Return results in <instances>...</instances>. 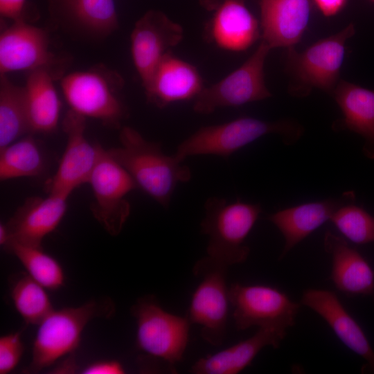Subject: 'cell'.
<instances>
[{
  "instance_id": "f546056e",
  "label": "cell",
  "mask_w": 374,
  "mask_h": 374,
  "mask_svg": "<svg viewBox=\"0 0 374 374\" xmlns=\"http://www.w3.org/2000/svg\"><path fill=\"white\" fill-rule=\"evenodd\" d=\"M330 221L350 241L365 244L374 242V216L351 201L340 207Z\"/></svg>"
},
{
  "instance_id": "9c48e42d",
  "label": "cell",
  "mask_w": 374,
  "mask_h": 374,
  "mask_svg": "<svg viewBox=\"0 0 374 374\" xmlns=\"http://www.w3.org/2000/svg\"><path fill=\"white\" fill-rule=\"evenodd\" d=\"M229 295L238 330L253 326L286 330L294 325L300 308L285 293L267 285L233 283Z\"/></svg>"
},
{
  "instance_id": "d4e9b609",
  "label": "cell",
  "mask_w": 374,
  "mask_h": 374,
  "mask_svg": "<svg viewBox=\"0 0 374 374\" xmlns=\"http://www.w3.org/2000/svg\"><path fill=\"white\" fill-rule=\"evenodd\" d=\"M30 131L49 133L57 127L61 103L48 69L30 71L24 86Z\"/></svg>"
},
{
  "instance_id": "f1b7e54d",
  "label": "cell",
  "mask_w": 374,
  "mask_h": 374,
  "mask_svg": "<svg viewBox=\"0 0 374 374\" xmlns=\"http://www.w3.org/2000/svg\"><path fill=\"white\" fill-rule=\"evenodd\" d=\"M3 248L13 253L27 273L46 289L56 290L64 285L65 276L61 265L42 247L10 241Z\"/></svg>"
},
{
  "instance_id": "e575fe53",
  "label": "cell",
  "mask_w": 374,
  "mask_h": 374,
  "mask_svg": "<svg viewBox=\"0 0 374 374\" xmlns=\"http://www.w3.org/2000/svg\"><path fill=\"white\" fill-rule=\"evenodd\" d=\"M78 366L75 357L72 355L69 356L64 361L60 362L52 370L53 373H74L78 371Z\"/></svg>"
},
{
  "instance_id": "44dd1931",
  "label": "cell",
  "mask_w": 374,
  "mask_h": 374,
  "mask_svg": "<svg viewBox=\"0 0 374 374\" xmlns=\"http://www.w3.org/2000/svg\"><path fill=\"white\" fill-rule=\"evenodd\" d=\"M213 11L208 26V36L220 48L244 51L261 35L259 23L245 0H221Z\"/></svg>"
},
{
  "instance_id": "4dcf8cb0",
  "label": "cell",
  "mask_w": 374,
  "mask_h": 374,
  "mask_svg": "<svg viewBox=\"0 0 374 374\" xmlns=\"http://www.w3.org/2000/svg\"><path fill=\"white\" fill-rule=\"evenodd\" d=\"M24 350L20 331L0 337V373H10L19 364Z\"/></svg>"
},
{
  "instance_id": "7a4b0ae2",
  "label": "cell",
  "mask_w": 374,
  "mask_h": 374,
  "mask_svg": "<svg viewBox=\"0 0 374 374\" xmlns=\"http://www.w3.org/2000/svg\"><path fill=\"white\" fill-rule=\"evenodd\" d=\"M303 129L290 120L267 121L245 116L198 129L179 144L173 155L182 162L195 155L228 157L262 136L277 134L286 145H292L302 136Z\"/></svg>"
},
{
  "instance_id": "e0dca14e",
  "label": "cell",
  "mask_w": 374,
  "mask_h": 374,
  "mask_svg": "<svg viewBox=\"0 0 374 374\" xmlns=\"http://www.w3.org/2000/svg\"><path fill=\"white\" fill-rule=\"evenodd\" d=\"M355 200L353 191L344 193L338 198L304 203L280 210L267 216L285 238L279 259L283 258L297 244L328 220L344 204Z\"/></svg>"
},
{
  "instance_id": "7402d4cb",
  "label": "cell",
  "mask_w": 374,
  "mask_h": 374,
  "mask_svg": "<svg viewBox=\"0 0 374 374\" xmlns=\"http://www.w3.org/2000/svg\"><path fill=\"white\" fill-rule=\"evenodd\" d=\"M286 330L260 327L251 337L229 348L198 359L190 371L195 374H237L249 366L265 347L278 348Z\"/></svg>"
},
{
  "instance_id": "4fadbf2b",
  "label": "cell",
  "mask_w": 374,
  "mask_h": 374,
  "mask_svg": "<svg viewBox=\"0 0 374 374\" xmlns=\"http://www.w3.org/2000/svg\"><path fill=\"white\" fill-rule=\"evenodd\" d=\"M183 37L182 26L158 10H148L136 22L130 36V51L143 88L161 61Z\"/></svg>"
},
{
  "instance_id": "d590c367",
  "label": "cell",
  "mask_w": 374,
  "mask_h": 374,
  "mask_svg": "<svg viewBox=\"0 0 374 374\" xmlns=\"http://www.w3.org/2000/svg\"><path fill=\"white\" fill-rule=\"evenodd\" d=\"M10 239L8 230L6 224H0V244L4 247L8 242Z\"/></svg>"
},
{
  "instance_id": "3957f363",
  "label": "cell",
  "mask_w": 374,
  "mask_h": 374,
  "mask_svg": "<svg viewBox=\"0 0 374 374\" xmlns=\"http://www.w3.org/2000/svg\"><path fill=\"white\" fill-rule=\"evenodd\" d=\"M115 305L110 299H91L77 307L53 310L38 325L29 373H37L78 348L87 324L96 318H110Z\"/></svg>"
},
{
  "instance_id": "1f68e13d",
  "label": "cell",
  "mask_w": 374,
  "mask_h": 374,
  "mask_svg": "<svg viewBox=\"0 0 374 374\" xmlns=\"http://www.w3.org/2000/svg\"><path fill=\"white\" fill-rule=\"evenodd\" d=\"M123 365L116 360H102L93 362L84 367L83 374H123L125 373Z\"/></svg>"
},
{
  "instance_id": "ba28073f",
  "label": "cell",
  "mask_w": 374,
  "mask_h": 374,
  "mask_svg": "<svg viewBox=\"0 0 374 374\" xmlns=\"http://www.w3.org/2000/svg\"><path fill=\"white\" fill-rule=\"evenodd\" d=\"M271 48L261 41L255 52L238 69L215 84L204 87L194 99L193 109L209 114L224 107H238L269 98L264 66Z\"/></svg>"
},
{
  "instance_id": "8992f818",
  "label": "cell",
  "mask_w": 374,
  "mask_h": 374,
  "mask_svg": "<svg viewBox=\"0 0 374 374\" xmlns=\"http://www.w3.org/2000/svg\"><path fill=\"white\" fill-rule=\"evenodd\" d=\"M354 33V26L350 24L303 52H297L293 46L288 48L287 65L292 80L290 92L303 96L317 88L332 93L337 84L346 42Z\"/></svg>"
},
{
  "instance_id": "6da1fadb",
  "label": "cell",
  "mask_w": 374,
  "mask_h": 374,
  "mask_svg": "<svg viewBox=\"0 0 374 374\" xmlns=\"http://www.w3.org/2000/svg\"><path fill=\"white\" fill-rule=\"evenodd\" d=\"M119 147L107 150L109 155L130 175L137 188L165 208L179 183L191 178L190 168L172 155L164 154L161 145L145 139L136 130L124 126Z\"/></svg>"
},
{
  "instance_id": "d6a6232c",
  "label": "cell",
  "mask_w": 374,
  "mask_h": 374,
  "mask_svg": "<svg viewBox=\"0 0 374 374\" xmlns=\"http://www.w3.org/2000/svg\"><path fill=\"white\" fill-rule=\"evenodd\" d=\"M26 0H0V14L4 18L15 21L21 17Z\"/></svg>"
},
{
  "instance_id": "9a60e30c",
  "label": "cell",
  "mask_w": 374,
  "mask_h": 374,
  "mask_svg": "<svg viewBox=\"0 0 374 374\" xmlns=\"http://www.w3.org/2000/svg\"><path fill=\"white\" fill-rule=\"evenodd\" d=\"M67 198L53 193H48L46 197L28 198L6 224L8 242L42 247L44 237L53 231L63 218Z\"/></svg>"
},
{
  "instance_id": "7c38bea8",
  "label": "cell",
  "mask_w": 374,
  "mask_h": 374,
  "mask_svg": "<svg viewBox=\"0 0 374 374\" xmlns=\"http://www.w3.org/2000/svg\"><path fill=\"white\" fill-rule=\"evenodd\" d=\"M61 89L71 110L86 117L118 127L125 109L116 94L114 84L96 70L70 73L61 80Z\"/></svg>"
},
{
  "instance_id": "2e32d148",
  "label": "cell",
  "mask_w": 374,
  "mask_h": 374,
  "mask_svg": "<svg viewBox=\"0 0 374 374\" xmlns=\"http://www.w3.org/2000/svg\"><path fill=\"white\" fill-rule=\"evenodd\" d=\"M204 88L197 69L170 53L166 55L144 87L148 101L159 108L195 99Z\"/></svg>"
},
{
  "instance_id": "52a82bcc",
  "label": "cell",
  "mask_w": 374,
  "mask_h": 374,
  "mask_svg": "<svg viewBox=\"0 0 374 374\" xmlns=\"http://www.w3.org/2000/svg\"><path fill=\"white\" fill-rule=\"evenodd\" d=\"M228 266L206 256L197 260L193 271L199 279L190 300L187 317L201 327V335L208 344L220 346L226 334L229 287Z\"/></svg>"
},
{
  "instance_id": "484cf974",
  "label": "cell",
  "mask_w": 374,
  "mask_h": 374,
  "mask_svg": "<svg viewBox=\"0 0 374 374\" xmlns=\"http://www.w3.org/2000/svg\"><path fill=\"white\" fill-rule=\"evenodd\" d=\"M30 132L28 114L24 87L0 75V149Z\"/></svg>"
},
{
  "instance_id": "5bb4252c",
  "label": "cell",
  "mask_w": 374,
  "mask_h": 374,
  "mask_svg": "<svg viewBox=\"0 0 374 374\" xmlns=\"http://www.w3.org/2000/svg\"><path fill=\"white\" fill-rule=\"evenodd\" d=\"M53 60L48 36L43 28L20 19L1 33V74L48 69Z\"/></svg>"
},
{
  "instance_id": "ac0fdd59",
  "label": "cell",
  "mask_w": 374,
  "mask_h": 374,
  "mask_svg": "<svg viewBox=\"0 0 374 374\" xmlns=\"http://www.w3.org/2000/svg\"><path fill=\"white\" fill-rule=\"evenodd\" d=\"M301 303L320 315L341 341L362 357L374 371V350L361 326L345 309L335 292L308 289L302 295Z\"/></svg>"
},
{
  "instance_id": "d6986e66",
  "label": "cell",
  "mask_w": 374,
  "mask_h": 374,
  "mask_svg": "<svg viewBox=\"0 0 374 374\" xmlns=\"http://www.w3.org/2000/svg\"><path fill=\"white\" fill-rule=\"evenodd\" d=\"M261 41L271 48L292 47L310 17V0H259Z\"/></svg>"
},
{
  "instance_id": "5b68a950",
  "label": "cell",
  "mask_w": 374,
  "mask_h": 374,
  "mask_svg": "<svg viewBox=\"0 0 374 374\" xmlns=\"http://www.w3.org/2000/svg\"><path fill=\"white\" fill-rule=\"evenodd\" d=\"M136 322V345L147 355L166 362L171 371L183 359L189 328L187 317L163 310L153 295L137 299L131 308Z\"/></svg>"
},
{
  "instance_id": "603a6c76",
  "label": "cell",
  "mask_w": 374,
  "mask_h": 374,
  "mask_svg": "<svg viewBox=\"0 0 374 374\" xmlns=\"http://www.w3.org/2000/svg\"><path fill=\"white\" fill-rule=\"evenodd\" d=\"M331 93L344 115L337 128L362 136L364 154L374 159V91L341 80Z\"/></svg>"
},
{
  "instance_id": "30bf717a",
  "label": "cell",
  "mask_w": 374,
  "mask_h": 374,
  "mask_svg": "<svg viewBox=\"0 0 374 374\" xmlns=\"http://www.w3.org/2000/svg\"><path fill=\"white\" fill-rule=\"evenodd\" d=\"M88 183L94 197L91 204L93 217L109 234L118 235L130 214L126 196L137 188L135 182L105 150Z\"/></svg>"
},
{
  "instance_id": "74e56055",
  "label": "cell",
  "mask_w": 374,
  "mask_h": 374,
  "mask_svg": "<svg viewBox=\"0 0 374 374\" xmlns=\"http://www.w3.org/2000/svg\"><path fill=\"white\" fill-rule=\"evenodd\" d=\"M372 1H374V0H372Z\"/></svg>"
},
{
  "instance_id": "ffe728a7",
  "label": "cell",
  "mask_w": 374,
  "mask_h": 374,
  "mask_svg": "<svg viewBox=\"0 0 374 374\" xmlns=\"http://www.w3.org/2000/svg\"><path fill=\"white\" fill-rule=\"evenodd\" d=\"M323 247L331 256L330 278L338 290L348 296L374 294V271L357 249L329 231L324 235Z\"/></svg>"
},
{
  "instance_id": "8d00e7d4",
  "label": "cell",
  "mask_w": 374,
  "mask_h": 374,
  "mask_svg": "<svg viewBox=\"0 0 374 374\" xmlns=\"http://www.w3.org/2000/svg\"><path fill=\"white\" fill-rule=\"evenodd\" d=\"M221 0H200V3L206 9L213 11Z\"/></svg>"
},
{
  "instance_id": "836d02e7",
  "label": "cell",
  "mask_w": 374,
  "mask_h": 374,
  "mask_svg": "<svg viewBox=\"0 0 374 374\" xmlns=\"http://www.w3.org/2000/svg\"><path fill=\"white\" fill-rule=\"evenodd\" d=\"M317 8L326 17L339 13L346 6L348 0H313Z\"/></svg>"
},
{
  "instance_id": "83f0119b",
  "label": "cell",
  "mask_w": 374,
  "mask_h": 374,
  "mask_svg": "<svg viewBox=\"0 0 374 374\" xmlns=\"http://www.w3.org/2000/svg\"><path fill=\"white\" fill-rule=\"evenodd\" d=\"M9 283L15 308L26 323L39 325L54 310L46 288L27 272L13 274Z\"/></svg>"
},
{
  "instance_id": "277c9868",
  "label": "cell",
  "mask_w": 374,
  "mask_h": 374,
  "mask_svg": "<svg viewBox=\"0 0 374 374\" xmlns=\"http://www.w3.org/2000/svg\"><path fill=\"white\" fill-rule=\"evenodd\" d=\"M204 209L200 226L208 238L206 256L228 267L244 262L250 252L245 240L262 211L260 206L213 197Z\"/></svg>"
},
{
  "instance_id": "8fae6325",
  "label": "cell",
  "mask_w": 374,
  "mask_h": 374,
  "mask_svg": "<svg viewBox=\"0 0 374 374\" xmlns=\"http://www.w3.org/2000/svg\"><path fill=\"white\" fill-rule=\"evenodd\" d=\"M85 117L69 109L62 122L66 145L58 168L46 182L48 193L69 197L89 179L105 149L91 143L85 136Z\"/></svg>"
},
{
  "instance_id": "cb8c5ba5",
  "label": "cell",
  "mask_w": 374,
  "mask_h": 374,
  "mask_svg": "<svg viewBox=\"0 0 374 374\" xmlns=\"http://www.w3.org/2000/svg\"><path fill=\"white\" fill-rule=\"evenodd\" d=\"M53 13L71 28L103 37L118 28L114 0H50Z\"/></svg>"
},
{
  "instance_id": "4316f807",
  "label": "cell",
  "mask_w": 374,
  "mask_h": 374,
  "mask_svg": "<svg viewBox=\"0 0 374 374\" xmlns=\"http://www.w3.org/2000/svg\"><path fill=\"white\" fill-rule=\"evenodd\" d=\"M46 168L44 152L30 135L15 141L0 149V179L34 177Z\"/></svg>"
}]
</instances>
